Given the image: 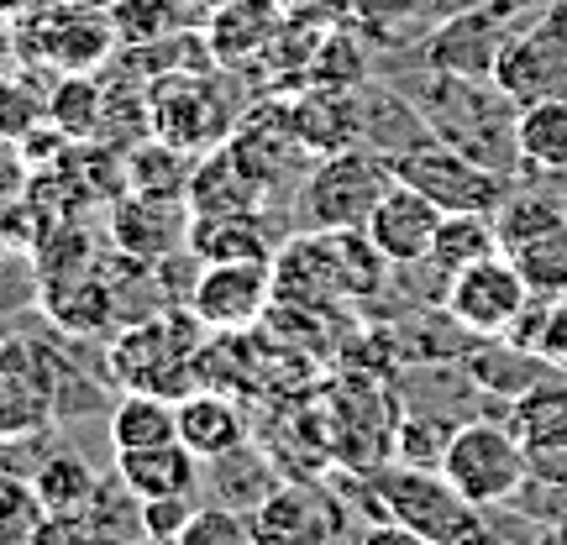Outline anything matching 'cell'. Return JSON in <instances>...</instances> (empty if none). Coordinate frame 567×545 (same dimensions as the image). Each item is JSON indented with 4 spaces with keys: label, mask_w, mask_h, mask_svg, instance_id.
Instances as JSON below:
<instances>
[{
    "label": "cell",
    "mask_w": 567,
    "mask_h": 545,
    "mask_svg": "<svg viewBox=\"0 0 567 545\" xmlns=\"http://www.w3.org/2000/svg\"><path fill=\"white\" fill-rule=\"evenodd\" d=\"M384 258L368 242V231H300L274 258V300L279 304H342L368 300L384 283Z\"/></svg>",
    "instance_id": "6da1fadb"
},
{
    "label": "cell",
    "mask_w": 567,
    "mask_h": 545,
    "mask_svg": "<svg viewBox=\"0 0 567 545\" xmlns=\"http://www.w3.org/2000/svg\"><path fill=\"white\" fill-rule=\"evenodd\" d=\"M200 331L205 325L189 310H163L122 325L111 342V373L126 394H163L184 399L200 378Z\"/></svg>",
    "instance_id": "7a4b0ae2"
},
{
    "label": "cell",
    "mask_w": 567,
    "mask_h": 545,
    "mask_svg": "<svg viewBox=\"0 0 567 545\" xmlns=\"http://www.w3.org/2000/svg\"><path fill=\"white\" fill-rule=\"evenodd\" d=\"M373 499L384 509V520H400L425 545H494L484 509L467 504L463 493L442 478V467L384 462L373 472Z\"/></svg>",
    "instance_id": "3957f363"
},
{
    "label": "cell",
    "mask_w": 567,
    "mask_h": 545,
    "mask_svg": "<svg viewBox=\"0 0 567 545\" xmlns=\"http://www.w3.org/2000/svg\"><path fill=\"white\" fill-rule=\"evenodd\" d=\"M389 184H394V168L373 147L326 153L316 158L300 189V205H295L300 231H368V216L384 200Z\"/></svg>",
    "instance_id": "277c9868"
},
{
    "label": "cell",
    "mask_w": 567,
    "mask_h": 545,
    "mask_svg": "<svg viewBox=\"0 0 567 545\" xmlns=\"http://www.w3.org/2000/svg\"><path fill=\"white\" fill-rule=\"evenodd\" d=\"M499 226V252L515 273L526 279L536 300H563L567 294V200L551 195H509L494 210Z\"/></svg>",
    "instance_id": "5b68a950"
},
{
    "label": "cell",
    "mask_w": 567,
    "mask_h": 545,
    "mask_svg": "<svg viewBox=\"0 0 567 545\" xmlns=\"http://www.w3.org/2000/svg\"><path fill=\"white\" fill-rule=\"evenodd\" d=\"M80 373L42 342H0V436L53 430L69 415V384Z\"/></svg>",
    "instance_id": "8992f818"
},
{
    "label": "cell",
    "mask_w": 567,
    "mask_h": 545,
    "mask_svg": "<svg viewBox=\"0 0 567 545\" xmlns=\"http://www.w3.org/2000/svg\"><path fill=\"white\" fill-rule=\"evenodd\" d=\"M530 457L526 441L505 430V425H488V420H473V425H457L452 441L442 451V478L467 504H509L530 478Z\"/></svg>",
    "instance_id": "52a82bcc"
},
{
    "label": "cell",
    "mask_w": 567,
    "mask_h": 545,
    "mask_svg": "<svg viewBox=\"0 0 567 545\" xmlns=\"http://www.w3.org/2000/svg\"><path fill=\"white\" fill-rule=\"evenodd\" d=\"M494 90L515 105L567 101V0L515 27L494 63Z\"/></svg>",
    "instance_id": "ba28073f"
},
{
    "label": "cell",
    "mask_w": 567,
    "mask_h": 545,
    "mask_svg": "<svg viewBox=\"0 0 567 545\" xmlns=\"http://www.w3.org/2000/svg\"><path fill=\"white\" fill-rule=\"evenodd\" d=\"M389 168H394V179H405L410 189H421L431 205H442L446 216H457V210H484V216H494V210L509 200V184L499 168L467 158V153L446 147V142H421V147H410L400 158H389Z\"/></svg>",
    "instance_id": "9c48e42d"
},
{
    "label": "cell",
    "mask_w": 567,
    "mask_h": 545,
    "mask_svg": "<svg viewBox=\"0 0 567 545\" xmlns=\"http://www.w3.org/2000/svg\"><path fill=\"white\" fill-rule=\"evenodd\" d=\"M515 27H520L515 0H484V6H467L457 17H446L421 48L425 74L494 80V63L505 53V42L515 38Z\"/></svg>",
    "instance_id": "30bf717a"
},
{
    "label": "cell",
    "mask_w": 567,
    "mask_h": 545,
    "mask_svg": "<svg viewBox=\"0 0 567 545\" xmlns=\"http://www.w3.org/2000/svg\"><path fill=\"white\" fill-rule=\"evenodd\" d=\"M530 300L536 294L526 289V279L515 273V263L505 252H494V258L446 279V315L463 331H473V336H488V342L509 336L520 325V315L530 310Z\"/></svg>",
    "instance_id": "8fae6325"
},
{
    "label": "cell",
    "mask_w": 567,
    "mask_h": 545,
    "mask_svg": "<svg viewBox=\"0 0 567 545\" xmlns=\"http://www.w3.org/2000/svg\"><path fill=\"white\" fill-rule=\"evenodd\" d=\"M274 304V263H205L184 289V310L205 331H247Z\"/></svg>",
    "instance_id": "7c38bea8"
},
{
    "label": "cell",
    "mask_w": 567,
    "mask_h": 545,
    "mask_svg": "<svg viewBox=\"0 0 567 545\" xmlns=\"http://www.w3.org/2000/svg\"><path fill=\"white\" fill-rule=\"evenodd\" d=\"M147 126L153 137L174 142L184 153L210 147L226 132L221 95L210 90V80H195V74H158L147 84Z\"/></svg>",
    "instance_id": "4fadbf2b"
},
{
    "label": "cell",
    "mask_w": 567,
    "mask_h": 545,
    "mask_svg": "<svg viewBox=\"0 0 567 545\" xmlns=\"http://www.w3.org/2000/svg\"><path fill=\"white\" fill-rule=\"evenodd\" d=\"M116 48V27H111V11H95V6H48L38 21H32V53L42 63H53L59 74H90L101 69Z\"/></svg>",
    "instance_id": "5bb4252c"
},
{
    "label": "cell",
    "mask_w": 567,
    "mask_h": 545,
    "mask_svg": "<svg viewBox=\"0 0 567 545\" xmlns=\"http://www.w3.org/2000/svg\"><path fill=\"white\" fill-rule=\"evenodd\" d=\"M247 520H252L258 545H337L342 535V509L310 483L268 488Z\"/></svg>",
    "instance_id": "9a60e30c"
},
{
    "label": "cell",
    "mask_w": 567,
    "mask_h": 545,
    "mask_svg": "<svg viewBox=\"0 0 567 545\" xmlns=\"http://www.w3.org/2000/svg\"><path fill=\"white\" fill-rule=\"evenodd\" d=\"M442 216H446L442 205H431L421 189H410L405 179H394L384 189V200L373 205V216H368V242L379 247V258H384L389 268L431 263Z\"/></svg>",
    "instance_id": "2e32d148"
},
{
    "label": "cell",
    "mask_w": 567,
    "mask_h": 545,
    "mask_svg": "<svg viewBox=\"0 0 567 545\" xmlns=\"http://www.w3.org/2000/svg\"><path fill=\"white\" fill-rule=\"evenodd\" d=\"M289 126L310 158L368 147L363 90L358 84H310L300 101H289Z\"/></svg>",
    "instance_id": "e0dca14e"
},
{
    "label": "cell",
    "mask_w": 567,
    "mask_h": 545,
    "mask_svg": "<svg viewBox=\"0 0 567 545\" xmlns=\"http://www.w3.org/2000/svg\"><path fill=\"white\" fill-rule=\"evenodd\" d=\"M111 242L137 263H163L189 242V200H158V195H126L111 210Z\"/></svg>",
    "instance_id": "ac0fdd59"
},
{
    "label": "cell",
    "mask_w": 567,
    "mask_h": 545,
    "mask_svg": "<svg viewBox=\"0 0 567 545\" xmlns=\"http://www.w3.org/2000/svg\"><path fill=\"white\" fill-rule=\"evenodd\" d=\"M189 258L200 263H274V237L258 210H189Z\"/></svg>",
    "instance_id": "d6986e66"
},
{
    "label": "cell",
    "mask_w": 567,
    "mask_h": 545,
    "mask_svg": "<svg viewBox=\"0 0 567 545\" xmlns=\"http://www.w3.org/2000/svg\"><path fill=\"white\" fill-rule=\"evenodd\" d=\"M42 304L48 315L74 331V336H105L111 325L122 321L116 315V283H111V268L90 263V268H74V273H59V279H42Z\"/></svg>",
    "instance_id": "ffe728a7"
},
{
    "label": "cell",
    "mask_w": 567,
    "mask_h": 545,
    "mask_svg": "<svg viewBox=\"0 0 567 545\" xmlns=\"http://www.w3.org/2000/svg\"><path fill=\"white\" fill-rule=\"evenodd\" d=\"M284 27V0H216L205 48L216 63H252L264 59Z\"/></svg>",
    "instance_id": "44dd1931"
},
{
    "label": "cell",
    "mask_w": 567,
    "mask_h": 545,
    "mask_svg": "<svg viewBox=\"0 0 567 545\" xmlns=\"http://www.w3.org/2000/svg\"><path fill=\"white\" fill-rule=\"evenodd\" d=\"M116 478H122V488L132 499H174V493H195V483H200V457L184 441L116 451Z\"/></svg>",
    "instance_id": "7402d4cb"
},
{
    "label": "cell",
    "mask_w": 567,
    "mask_h": 545,
    "mask_svg": "<svg viewBox=\"0 0 567 545\" xmlns=\"http://www.w3.org/2000/svg\"><path fill=\"white\" fill-rule=\"evenodd\" d=\"M179 441L200 457V462H221L231 451L247 446V420L243 409L231 405L226 394H205V388H189L179 399Z\"/></svg>",
    "instance_id": "603a6c76"
},
{
    "label": "cell",
    "mask_w": 567,
    "mask_h": 545,
    "mask_svg": "<svg viewBox=\"0 0 567 545\" xmlns=\"http://www.w3.org/2000/svg\"><path fill=\"white\" fill-rule=\"evenodd\" d=\"M530 457H563L567 451V384L536 378L526 394H515V425H509Z\"/></svg>",
    "instance_id": "cb8c5ba5"
},
{
    "label": "cell",
    "mask_w": 567,
    "mask_h": 545,
    "mask_svg": "<svg viewBox=\"0 0 567 545\" xmlns=\"http://www.w3.org/2000/svg\"><path fill=\"white\" fill-rule=\"evenodd\" d=\"M32 488H38V499L48 504L53 525L84 520V514H90V504L101 499V478H95V472H90V462H84V457H74V451H53V457L32 472Z\"/></svg>",
    "instance_id": "d4e9b609"
},
{
    "label": "cell",
    "mask_w": 567,
    "mask_h": 545,
    "mask_svg": "<svg viewBox=\"0 0 567 545\" xmlns=\"http://www.w3.org/2000/svg\"><path fill=\"white\" fill-rule=\"evenodd\" d=\"M515 153L536 174H567V101L520 105V116H515Z\"/></svg>",
    "instance_id": "484cf974"
},
{
    "label": "cell",
    "mask_w": 567,
    "mask_h": 545,
    "mask_svg": "<svg viewBox=\"0 0 567 545\" xmlns=\"http://www.w3.org/2000/svg\"><path fill=\"white\" fill-rule=\"evenodd\" d=\"M179 441V399L163 394H126L111 409V446L116 451H142V446Z\"/></svg>",
    "instance_id": "4316f807"
},
{
    "label": "cell",
    "mask_w": 567,
    "mask_h": 545,
    "mask_svg": "<svg viewBox=\"0 0 567 545\" xmlns=\"http://www.w3.org/2000/svg\"><path fill=\"white\" fill-rule=\"evenodd\" d=\"M499 252V226L484 210H457V216H442V231H436V247H431V268L452 279L463 268L484 263Z\"/></svg>",
    "instance_id": "83f0119b"
},
{
    "label": "cell",
    "mask_w": 567,
    "mask_h": 545,
    "mask_svg": "<svg viewBox=\"0 0 567 545\" xmlns=\"http://www.w3.org/2000/svg\"><path fill=\"white\" fill-rule=\"evenodd\" d=\"M268 189L231 153H216L205 158V168H195V184H189V210H264Z\"/></svg>",
    "instance_id": "f1b7e54d"
},
{
    "label": "cell",
    "mask_w": 567,
    "mask_h": 545,
    "mask_svg": "<svg viewBox=\"0 0 567 545\" xmlns=\"http://www.w3.org/2000/svg\"><path fill=\"white\" fill-rule=\"evenodd\" d=\"M126 184H132L137 195H158V200H189L195 168H189V153H184V147L153 137L126 158Z\"/></svg>",
    "instance_id": "f546056e"
},
{
    "label": "cell",
    "mask_w": 567,
    "mask_h": 545,
    "mask_svg": "<svg viewBox=\"0 0 567 545\" xmlns=\"http://www.w3.org/2000/svg\"><path fill=\"white\" fill-rule=\"evenodd\" d=\"M53 535V514L38 499L32 478L0 472V545H42Z\"/></svg>",
    "instance_id": "4dcf8cb0"
},
{
    "label": "cell",
    "mask_w": 567,
    "mask_h": 545,
    "mask_svg": "<svg viewBox=\"0 0 567 545\" xmlns=\"http://www.w3.org/2000/svg\"><path fill=\"white\" fill-rule=\"evenodd\" d=\"M48 126H59L63 137H95V126H105V95L90 74H63L59 90L48 95Z\"/></svg>",
    "instance_id": "1f68e13d"
},
{
    "label": "cell",
    "mask_w": 567,
    "mask_h": 545,
    "mask_svg": "<svg viewBox=\"0 0 567 545\" xmlns=\"http://www.w3.org/2000/svg\"><path fill=\"white\" fill-rule=\"evenodd\" d=\"M174 545H258V541H252V520L247 514L210 504L189 514V525L174 535Z\"/></svg>",
    "instance_id": "d6a6232c"
},
{
    "label": "cell",
    "mask_w": 567,
    "mask_h": 545,
    "mask_svg": "<svg viewBox=\"0 0 567 545\" xmlns=\"http://www.w3.org/2000/svg\"><path fill=\"white\" fill-rule=\"evenodd\" d=\"M111 27L122 42H158L174 27V0H116Z\"/></svg>",
    "instance_id": "836d02e7"
},
{
    "label": "cell",
    "mask_w": 567,
    "mask_h": 545,
    "mask_svg": "<svg viewBox=\"0 0 567 545\" xmlns=\"http://www.w3.org/2000/svg\"><path fill=\"white\" fill-rule=\"evenodd\" d=\"M137 514H142V535L153 545H174L189 514H195V493H174V499H137Z\"/></svg>",
    "instance_id": "e575fe53"
},
{
    "label": "cell",
    "mask_w": 567,
    "mask_h": 545,
    "mask_svg": "<svg viewBox=\"0 0 567 545\" xmlns=\"http://www.w3.org/2000/svg\"><path fill=\"white\" fill-rule=\"evenodd\" d=\"M48 122V95H32L27 84L6 80L0 84V132L17 137V132H32V126Z\"/></svg>",
    "instance_id": "d590c367"
},
{
    "label": "cell",
    "mask_w": 567,
    "mask_h": 545,
    "mask_svg": "<svg viewBox=\"0 0 567 545\" xmlns=\"http://www.w3.org/2000/svg\"><path fill=\"white\" fill-rule=\"evenodd\" d=\"M48 436L53 430H27V436H0V472H21L32 478L53 451H48Z\"/></svg>",
    "instance_id": "8d00e7d4"
},
{
    "label": "cell",
    "mask_w": 567,
    "mask_h": 545,
    "mask_svg": "<svg viewBox=\"0 0 567 545\" xmlns=\"http://www.w3.org/2000/svg\"><path fill=\"white\" fill-rule=\"evenodd\" d=\"M358 545H425L415 530H405L400 520H379L373 530H363V541Z\"/></svg>",
    "instance_id": "74e56055"
},
{
    "label": "cell",
    "mask_w": 567,
    "mask_h": 545,
    "mask_svg": "<svg viewBox=\"0 0 567 545\" xmlns=\"http://www.w3.org/2000/svg\"><path fill=\"white\" fill-rule=\"evenodd\" d=\"M27 11H38V0H0V17H27Z\"/></svg>",
    "instance_id": "f35d334b"
},
{
    "label": "cell",
    "mask_w": 567,
    "mask_h": 545,
    "mask_svg": "<svg viewBox=\"0 0 567 545\" xmlns=\"http://www.w3.org/2000/svg\"><path fill=\"white\" fill-rule=\"evenodd\" d=\"M284 6H305V0H284Z\"/></svg>",
    "instance_id": "ab89813d"
},
{
    "label": "cell",
    "mask_w": 567,
    "mask_h": 545,
    "mask_svg": "<svg viewBox=\"0 0 567 545\" xmlns=\"http://www.w3.org/2000/svg\"><path fill=\"white\" fill-rule=\"evenodd\" d=\"M84 6H101V0H84Z\"/></svg>",
    "instance_id": "60d3db41"
}]
</instances>
